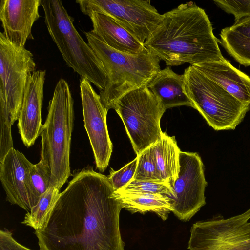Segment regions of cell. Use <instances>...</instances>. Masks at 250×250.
Wrapping results in <instances>:
<instances>
[{
	"instance_id": "obj_7",
	"label": "cell",
	"mask_w": 250,
	"mask_h": 250,
	"mask_svg": "<svg viewBox=\"0 0 250 250\" xmlns=\"http://www.w3.org/2000/svg\"><path fill=\"white\" fill-rule=\"evenodd\" d=\"M184 91L208 124L216 131L234 130L250 110L193 65L185 69Z\"/></svg>"
},
{
	"instance_id": "obj_25",
	"label": "cell",
	"mask_w": 250,
	"mask_h": 250,
	"mask_svg": "<svg viewBox=\"0 0 250 250\" xmlns=\"http://www.w3.org/2000/svg\"><path fill=\"white\" fill-rule=\"evenodd\" d=\"M29 177L33 195L38 203L40 197L52 187L46 169L41 161L36 164H32Z\"/></svg>"
},
{
	"instance_id": "obj_4",
	"label": "cell",
	"mask_w": 250,
	"mask_h": 250,
	"mask_svg": "<svg viewBox=\"0 0 250 250\" xmlns=\"http://www.w3.org/2000/svg\"><path fill=\"white\" fill-rule=\"evenodd\" d=\"M85 35L106 74L105 88L99 95L108 111L121 97L146 84L161 70L160 60L146 47L137 54L125 53L109 47L91 31Z\"/></svg>"
},
{
	"instance_id": "obj_16",
	"label": "cell",
	"mask_w": 250,
	"mask_h": 250,
	"mask_svg": "<svg viewBox=\"0 0 250 250\" xmlns=\"http://www.w3.org/2000/svg\"><path fill=\"white\" fill-rule=\"evenodd\" d=\"M193 65L238 100L250 104V77L225 58Z\"/></svg>"
},
{
	"instance_id": "obj_12",
	"label": "cell",
	"mask_w": 250,
	"mask_h": 250,
	"mask_svg": "<svg viewBox=\"0 0 250 250\" xmlns=\"http://www.w3.org/2000/svg\"><path fill=\"white\" fill-rule=\"evenodd\" d=\"M80 88L84 127L93 152L96 168L103 172L108 166L113 148L106 123L108 110L88 80L81 78Z\"/></svg>"
},
{
	"instance_id": "obj_29",
	"label": "cell",
	"mask_w": 250,
	"mask_h": 250,
	"mask_svg": "<svg viewBox=\"0 0 250 250\" xmlns=\"http://www.w3.org/2000/svg\"><path fill=\"white\" fill-rule=\"evenodd\" d=\"M229 27L231 30L250 39V17L241 19Z\"/></svg>"
},
{
	"instance_id": "obj_10",
	"label": "cell",
	"mask_w": 250,
	"mask_h": 250,
	"mask_svg": "<svg viewBox=\"0 0 250 250\" xmlns=\"http://www.w3.org/2000/svg\"><path fill=\"white\" fill-rule=\"evenodd\" d=\"M81 12L107 15L135 37L142 44L159 25L163 15L143 0H76Z\"/></svg>"
},
{
	"instance_id": "obj_26",
	"label": "cell",
	"mask_w": 250,
	"mask_h": 250,
	"mask_svg": "<svg viewBox=\"0 0 250 250\" xmlns=\"http://www.w3.org/2000/svg\"><path fill=\"white\" fill-rule=\"evenodd\" d=\"M138 162V157L129 162L117 171L111 169L107 176L115 191L123 188L133 178Z\"/></svg>"
},
{
	"instance_id": "obj_23",
	"label": "cell",
	"mask_w": 250,
	"mask_h": 250,
	"mask_svg": "<svg viewBox=\"0 0 250 250\" xmlns=\"http://www.w3.org/2000/svg\"><path fill=\"white\" fill-rule=\"evenodd\" d=\"M120 193H150L160 194L171 197L173 188L166 181H139L132 179L123 188L116 191Z\"/></svg>"
},
{
	"instance_id": "obj_8",
	"label": "cell",
	"mask_w": 250,
	"mask_h": 250,
	"mask_svg": "<svg viewBox=\"0 0 250 250\" xmlns=\"http://www.w3.org/2000/svg\"><path fill=\"white\" fill-rule=\"evenodd\" d=\"M112 109L122 120L137 156L160 139V120L166 110L146 84L123 95Z\"/></svg>"
},
{
	"instance_id": "obj_24",
	"label": "cell",
	"mask_w": 250,
	"mask_h": 250,
	"mask_svg": "<svg viewBox=\"0 0 250 250\" xmlns=\"http://www.w3.org/2000/svg\"><path fill=\"white\" fill-rule=\"evenodd\" d=\"M137 157V166L133 179L139 181L162 180L157 167L153 145Z\"/></svg>"
},
{
	"instance_id": "obj_21",
	"label": "cell",
	"mask_w": 250,
	"mask_h": 250,
	"mask_svg": "<svg viewBox=\"0 0 250 250\" xmlns=\"http://www.w3.org/2000/svg\"><path fill=\"white\" fill-rule=\"evenodd\" d=\"M60 194V189L50 187L40 197L37 204L26 213L22 223L33 228L35 231L44 229Z\"/></svg>"
},
{
	"instance_id": "obj_18",
	"label": "cell",
	"mask_w": 250,
	"mask_h": 250,
	"mask_svg": "<svg viewBox=\"0 0 250 250\" xmlns=\"http://www.w3.org/2000/svg\"><path fill=\"white\" fill-rule=\"evenodd\" d=\"M184 74H177L167 67L155 73L146 84L166 110L183 105L193 108L192 102L184 91Z\"/></svg>"
},
{
	"instance_id": "obj_2",
	"label": "cell",
	"mask_w": 250,
	"mask_h": 250,
	"mask_svg": "<svg viewBox=\"0 0 250 250\" xmlns=\"http://www.w3.org/2000/svg\"><path fill=\"white\" fill-rule=\"evenodd\" d=\"M162 15L144 45L167 65H194L224 58L208 15L195 3H182Z\"/></svg>"
},
{
	"instance_id": "obj_6",
	"label": "cell",
	"mask_w": 250,
	"mask_h": 250,
	"mask_svg": "<svg viewBox=\"0 0 250 250\" xmlns=\"http://www.w3.org/2000/svg\"><path fill=\"white\" fill-rule=\"evenodd\" d=\"M48 32L67 66L93 83L100 91L105 86L104 65L74 25L60 0H41Z\"/></svg>"
},
{
	"instance_id": "obj_5",
	"label": "cell",
	"mask_w": 250,
	"mask_h": 250,
	"mask_svg": "<svg viewBox=\"0 0 250 250\" xmlns=\"http://www.w3.org/2000/svg\"><path fill=\"white\" fill-rule=\"evenodd\" d=\"M33 54L0 33V159L13 148L11 127L18 120L25 90L35 72Z\"/></svg>"
},
{
	"instance_id": "obj_27",
	"label": "cell",
	"mask_w": 250,
	"mask_h": 250,
	"mask_svg": "<svg viewBox=\"0 0 250 250\" xmlns=\"http://www.w3.org/2000/svg\"><path fill=\"white\" fill-rule=\"evenodd\" d=\"M213 1L226 12L233 15L235 22L250 17V0H218Z\"/></svg>"
},
{
	"instance_id": "obj_20",
	"label": "cell",
	"mask_w": 250,
	"mask_h": 250,
	"mask_svg": "<svg viewBox=\"0 0 250 250\" xmlns=\"http://www.w3.org/2000/svg\"><path fill=\"white\" fill-rule=\"evenodd\" d=\"M153 147L160 178L169 182L173 188L179 172L181 152L175 137L163 132L160 139L153 145Z\"/></svg>"
},
{
	"instance_id": "obj_28",
	"label": "cell",
	"mask_w": 250,
	"mask_h": 250,
	"mask_svg": "<svg viewBox=\"0 0 250 250\" xmlns=\"http://www.w3.org/2000/svg\"><path fill=\"white\" fill-rule=\"evenodd\" d=\"M0 250H32L17 242L8 230H0Z\"/></svg>"
},
{
	"instance_id": "obj_9",
	"label": "cell",
	"mask_w": 250,
	"mask_h": 250,
	"mask_svg": "<svg viewBox=\"0 0 250 250\" xmlns=\"http://www.w3.org/2000/svg\"><path fill=\"white\" fill-rule=\"evenodd\" d=\"M250 208L228 218L215 217L193 224L188 250H250Z\"/></svg>"
},
{
	"instance_id": "obj_13",
	"label": "cell",
	"mask_w": 250,
	"mask_h": 250,
	"mask_svg": "<svg viewBox=\"0 0 250 250\" xmlns=\"http://www.w3.org/2000/svg\"><path fill=\"white\" fill-rule=\"evenodd\" d=\"M32 164L23 153L14 147L0 161V179L6 200L27 212L37 203L30 181Z\"/></svg>"
},
{
	"instance_id": "obj_19",
	"label": "cell",
	"mask_w": 250,
	"mask_h": 250,
	"mask_svg": "<svg viewBox=\"0 0 250 250\" xmlns=\"http://www.w3.org/2000/svg\"><path fill=\"white\" fill-rule=\"evenodd\" d=\"M123 208L132 213H155L163 221L166 220L172 212L170 198L160 194L120 193L114 192Z\"/></svg>"
},
{
	"instance_id": "obj_14",
	"label": "cell",
	"mask_w": 250,
	"mask_h": 250,
	"mask_svg": "<svg viewBox=\"0 0 250 250\" xmlns=\"http://www.w3.org/2000/svg\"><path fill=\"white\" fill-rule=\"evenodd\" d=\"M41 0H1L0 20L3 33L15 45L25 47L26 41L33 40L32 28L40 17Z\"/></svg>"
},
{
	"instance_id": "obj_15",
	"label": "cell",
	"mask_w": 250,
	"mask_h": 250,
	"mask_svg": "<svg viewBox=\"0 0 250 250\" xmlns=\"http://www.w3.org/2000/svg\"><path fill=\"white\" fill-rule=\"evenodd\" d=\"M46 71H35L27 84L17 124L24 145L33 146L40 136L42 125L41 112Z\"/></svg>"
},
{
	"instance_id": "obj_17",
	"label": "cell",
	"mask_w": 250,
	"mask_h": 250,
	"mask_svg": "<svg viewBox=\"0 0 250 250\" xmlns=\"http://www.w3.org/2000/svg\"><path fill=\"white\" fill-rule=\"evenodd\" d=\"M88 16L92 23L91 31L103 42L118 51L137 54L145 48L135 37L110 17L92 13Z\"/></svg>"
},
{
	"instance_id": "obj_22",
	"label": "cell",
	"mask_w": 250,
	"mask_h": 250,
	"mask_svg": "<svg viewBox=\"0 0 250 250\" xmlns=\"http://www.w3.org/2000/svg\"><path fill=\"white\" fill-rule=\"evenodd\" d=\"M219 43L237 62L250 66V39L231 30L229 27L220 34Z\"/></svg>"
},
{
	"instance_id": "obj_3",
	"label": "cell",
	"mask_w": 250,
	"mask_h": 250,
	"mask_svg": "<svg viewBox=\"0 0 250 250\" xmlns=\"http://www.w3.org/2000/svg\"><path fill=\"white\" fill-rule=\"evenodd\" d=\"M42 125L40 161L46 169L52 187L60 189L71 176L70 152L74 119V100L63 79L57 82Z\"/></svg>"
},
{
	"instance_id": "obj_1",
	"label": "cell",
	"mask_w": 250,
	"mask_h": 250,
	"mask_svg": "<svg viewBox=\"0 0 250 250\" xmlns=\"http://www.w3.org/2000/svg\"><path fill=\"white\" fill-rule=\"evenodd\" d=\"M108 177L90 166L74 173L60 194L44 229L42 250H125L120 230L123 208Z\"/></svg>"
},
{
	"instance_id": "obj_11",
	"label": "cell",
	"mask_w": 250,
	"mask_h": 250,
	"mask_svg": "<svg viewBox=\"0 0 250 250\" xmlns=\"http://www.w3.org/2000/svg\"><path fill=\"white\" fill-rule=\"evenodd\" d=\"M180 169L170 199L172 212L180 220H189L206 203L207 186L204 164L197 152L181 151Z\"/></svg>"
}]
</instances>
